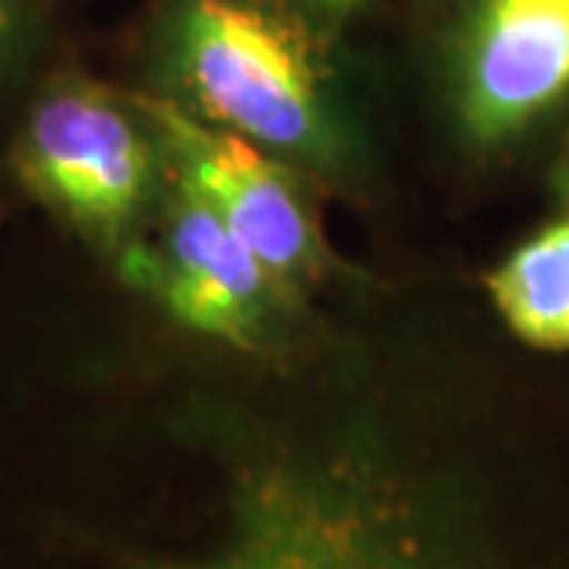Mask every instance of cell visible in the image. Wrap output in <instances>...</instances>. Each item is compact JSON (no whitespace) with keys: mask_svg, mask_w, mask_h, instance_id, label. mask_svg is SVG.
I'll use <instances>...</instances> for the list:
<instances>
[{"mask_svg":"<svg viewBox=\"0 0 569 569\" xmlns=\"http://www.w3.org/2000/svg\"><path fill=\"white\" fill-rule=\"evenodd\" d=\"M89 569H569V503L361 430L241 443L193 538L108 545Z\"/></svg>","mask_w":569,"mask_h":569,"instance_id":"1","label":"cell"},{"mask_svg":"<svg viewBox=\"0 0 569 569\" xmlns=\"http://www.w3.org/2000/svg\"><path fill=\"white\" fill-rule=\"evenodd\" d=\"M181 77L206 121L269 152L326 162L336 130L305 29L257 0H190L178 26Z\"/></svg>","mask_w":569,"mask_h":569,"instance_id":"2","label":"cell"},{"mask_svg":"<svg viewBox=\"0 0 569 569\" xmlns=\"http://www.w3.org/2000/svg\"><path fill=\"white\" fill-rule=\"evenodd\" d=\"M162 149L140 104L127 108L92 80L41 92L17 142L22 183L99 247H123L152 197Z\"/></svg>","mask_w":569,"mask_h":569,"instance_id":"3","label":"cell"},{"mask_svg":"<svg viewBox=\"0 0 569 569\" xmlns=\"http://www.w3.org/2000/svg\"><path fill=\"white\" fill-rule=\"evenodd\" d=\"M137 104L159 140L171 181L197 193L279 282H301L323 269L317 216L301 181L276 152L168 99Z\"/></svg>","mask_w":569,"mask_h":569,"instance_id":"4","label":"cell"},{"mask_svg":"<svg viewBox=\"0 0 569 569\" xmlns=\"http://www.w3.org/2000/svg\"><path fill=\"white\" fill-rule=\"evenodd\" d=\"M121 272L197 336L244 351L272 336L284 282L178 181H171L156 238L121 250Z\"/></svg>","mask_w":569,"mask_h":569,"instance_id":"5","label":"cell"},{"mask_svg":"<svg viewBox=\"0 0 569 569\" xmlns=\"http://www.w3.org/2000/svg\"><path fill=\"white\" fill-rule=\"evenodd\" d=\"M569 99V0H475L456 58L468 140L503 149Z\"/></svg>","mask_w":569,"mask_h":569,"instance_id":"6","label":"cell"},{"mask_svg":"<svg viewBox=\"0 0 569 569\" xmlns=\"http://www.w3.org/2000/svg\"><path fill=\"white\" fill-rule=\"evenodd\" d=\"M509 332L538 351H569V212L535 231L488 276Z\"/></svg>","mask_w":569,"mask_h":569,"instance_id":"7","label":"cell"},{"mask_svg":"<svg viewBox=\"0 0 569 569\" xmlns=\"http://www.w3.org/2000/svg\"><path fill=\"white\" fill-rule=\"evenodd\" d=\"M22 26V0H0V58L13 48Z\"/></svg>","mask_w":569,"mask_h":569,"instance_id":"8","label":"cell"},{"mask_svg":"<svg viewBox=\"0 0 569 569\" xmlns=\"http://www.w3.org/2000/svg\"><path fill=\"white\" fill-rule=\"evenodd\" d=\"M553 193H557V200L567 206L569 209V140H567V149H563V156H560V162L553 168Z\"/></svg>","mask_w":569,"mask_h":569,"instance_id":"9","label":"cell"},{"mask_svg":"<svg viewBox=\"0 0 569 569\" xmlns=\"http://www.w3.org/2000/svg\"><path fill=\"white\" fill-rule=\"evenodd\" d=\"M317 3H326V7H351L355 0H317Z\"/></svg>","mask_w":569,"mask_h":569,"instance_id":"10","label":"cell"}]
</instances>
